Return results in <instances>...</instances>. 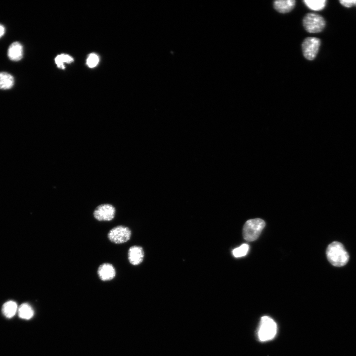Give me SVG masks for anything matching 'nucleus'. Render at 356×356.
Instances as JSON below:
<instances>
[{
  "label": "nucleus",
  "instance_id": "obj_18",
  "mask_svg": "<svg viewBox=\"0 0 356 356\" xmlns=\"http://www.w3.org/2000/svg\"><path fill=\"white\" fill-rule=\"evenodd\" d=\"M98 61V56L94 53H91L88 57L87 63L89 67L93 68L96 66Z\"/></svg>",
  "mask_w": 356,
  "mask_h": 356
},
{
  "label": "nucleus",
  "instance_id": "obj_16",
  "mask_svg": "<svg viewBox=\"0 0 356 356\" xmlns=\"http://www.w3.org/2000/svg\"><path fill=\"white\" fill-rule=\"evenodd\" d=\"M249 249V245L247 244L244 243L239 247L234 249L232 253L234 257L239 258L246 255Z\"/></svg>",
  "mask_w": 356,
  "mask_h": 356
},
{
  "label": "nucleus",
  "instance_id": "obj_19",
  "mask_svg": "<svg viewBox=\"0 0 356 356\" xmlns=\"http://www.w3.org/2000/svg\"><path fill=\"white\" fill-rule=\"evenodd\" d=\"M339 2L341 5L347 8L356 6V0H341Z\"/></svg>",
  "mask_w": 356,
  "mask_h": 356
},
{
  "label": "nucleus",
  "instance_id": "obj_3",
  "mask_svg": "<svg viewBox=\"0 0 356 356\" xmlns=\"http://www.w3.org/2000/svg\"><path fill=\"white\" fill-rule=\"evenodd\" d=\"M276 331V324L272 318L267 316H264L261 318L258 333L260 340L266 341L273 339Z\"/></svg>",
  "mask_w": 356,
  "mask_h": 356
},
{
  "label": "nucleus",
  "instance_id": "obj_1",
  "mask_svg": "<svg viewBox=\"0 0 356 356\" xmlns=\"http://www.w3.org/2000/svg\"><path fill=\"white\" fill-rule=\"evenodd\" d=\"M326 254L328 261L337 267L344 266L349 259V254L344 246L337 241L332 242L328 246Z\"/></svg>",
  "mask_w": 356,
  "mask_h": 356
},
{
  "label": "nucleus",
  "instance_id": "obj_6",
  "mask_svg": "<svg viewBox=\"0 0 356 356\" xmlns=\"http://www.w3.org/2000/svg\"><path fill=\"white\" fill-rule=\"evenodd\" d=\"M131 237V231L127 226L118 225L112 228L108 233L110 241L115 244H122L129 241Z\"/></svg>",
  "mask_w": 356,
  "mask_h": 356
},
{
  "label": "nucleus",
  "instance_id": "obj_5",
  "mask_svg": "<svg viewBox=\"0 0 356 356\" xmlns=\"http://www.w3.org/2000/svg\"><path fill=\"white\" fill-rule=\"evenodd\" d=\"M320 43V40L318 38L315 37L306 38L302 44L304 56L308 60H313L317 54Z\"/></svg>",
  "mask_w": 356,
  "mask_h": 356
},
{
  "label": "nucleus",
  "instance_id": "obj_9",
  "mask_svg": "<svg viewBox=\"0 0 356 356\" xmlns=\"http://www.w3.org/2000/svg\"><path fill=\"white\" fill-rule=\"evenodd\" d=\"M128 260L133 265H138L143 261L144 253L143 248L139 246H133L128 251Z\"/></svg>",
  "mask_w": 356,
  "mask_h": 356
},
{
  "label": "nucleus",
  "instance_id": "obj_20",
  "mask_svg": "<svg viewBox=\"0 0 356 356\" xmlns=\"http://www.w3.org/2000/svg\"><path fill=\"white\" fill-rule=\"evenodd\" d=\"M5 33V28L4 26L0 24V38L3 36Z\"/></svg>",
  "mask_w": 356,
  "mask_h": 356
},
{
  "label": "nucleus",
  "instance_id": "obj_7",
  "mask_svg": "<svg viewBox=\"0 0 356 356\" xmlns=\"http://www.w3.org/2000/svg\"><path fill=\"white\" fill-rule=\"evenodd\" d=\"M115 207L109 204H103L98 206L93 212V216L99 221H110L115 215Z\"/></svg>",
  "mask_w": 356,
  "mask_h": 356
},
{
  "label": "nucleus",
  "instance_id": "obj_2",
  "mask_svg": "<svg viewBox=\"0 0 356 356\" xmlns=\"http://www.w3.org/2000/svg\"><path fill=\"white\" fill-rule=\"evenodd\" d=\"M265 226V222L262 219L256 218L248 220L243 227V236L247 241L256 240L260 236Z\"/></svg>",
  "mask_w": 356,
  "mask_h": 356
},
{
  "label": "nucleus",
  "instance_id": "obj_15",
  "mask_svg": "<svg viewBox=\"0 0 356 356\" xmlns=\"http://www.w3.org/2000/svg\"><path fill=\"white\" fill-rule=\"evenodd\" d=\"M304 3L308 7L314 11H319L324 8L326 0H305Z\"/></svg>",
  "mask_w": 356,
  "mask_h": 356
},
{
  "label": "nucleus",
  "instance_id": "obj_10",
  "mask_svg": "<svg viewBox=\"0 0 356 356\" xmlns=\"http://www.w3.org/2000/svg\"><path fill=\"white\" fill-rule=\"evenodd\" d=\"M8 57L12 61H18L22 59L23 55V48L22 44L18 42L12 43L8 47Z\"/></svg>",
  "mask_w": 356,
  "mask_h": 356
},
{
  "label": "nucleus",
  "instance_id": "obj_11",
  "mask_svg": "<svg viewBox=\"0 0 356 356\" xmlns=\"http://www.w3.org/2000/svg\"><path fill=\"white\" fill-rule=\"evenodd\" d=\"M296 3L295 0H279L273 2V6L276 10L281 13H286L291 11Z\"/></svg>",
  "mask_w": 356,
  "mask_h": 356
},
{
  "label": "nucleus",
  "instance_id": "obj_13",
  "mask_svg": "<svg viewBox=\"0 0 356 356\" xmlns=\"http://www.w3.org/2000/svg\"><path fill=\"white\" fill-rule=\"evenodd\" d=\"M17 312L19 317L23 319H30L34 315V311L31 306L26 303L20 305Z\"/></svg>",
  "mask_w": 356,
  "mask_h": 356
},
{
  "label": "nucleus",
  "instance_id": "obj_17",
  "mask_svg": "<svg viewBox=\"0 0 356 356\" xmlns=\"http://www.w3.org/2000/svg\"><path fill=\"white\" fill-rule=\"evenodd\" d=\"M55 61L59 68H64V66L63 63L64 62H72L73 61V58L67 54H62L57 56Z\"/></svg>",
  "mask_w": 356,
  "mask_h": 356
},
{
  "label": "nucleus",
  "instance_id": "obj_14",
  "mask_svg": "<svg viewBox=\"0 0 356 356\" xmlns=\"http://www.w3.org/2000/svg\"><path fill=\"white\" fill-rule=\"evenodd\" d=\"M14 84L13 77L10 74L5 72H0V89H9L12 88Z\"/></svg>",
  "mask_w": 356,
  "mask_h": 356
},
{
  "label": "nucleus",
  "instance_id": "obj_4",
  "mask_svg": "<svg viewBox=\"0 0 356 356\" xmlns=\"http://www.w3.org/2000/svg\"><path fill=\"white\" fill-rule=\"evenodd\" d=\"M303 24L308 32L316 33L324 29L325 21L322 16L318 14L309 13L304 16Z\"/></svg>",
  "mask_w": 356,
  "mask_h": 356
},
{
  "label": "nucleus",
  "instance_id": "obj_12",
  "mask_svg": "<svg viewBox=\"0 0 356 356\" xmlns=\"http://www.w3.org/2000/svg\"><path fill=\"white\" fill-rule=\"evenodd\" d=\"M18 311L17 303L13 301H9L4 303L1 308L3 315L7 318L13 317Z\"/></svg>",
  "mask_w": 356,
  "mask_h": 356
},
{
  "label": "nucleus",
  "instance_id": "obj_8",
  "mask_svg": "<svg viewBox=\"0 0 356 356\" xmlns=\"http://www.w3.org/2000/svg\"><path fill=\"white\" fill-rule=\"evenodd\" d=\"M97 274L101 280L109 281L115 277L116 270L112 265L106 263L101 264L98 267Z\"/></svg>",
  "mask_w": 356,
  "mask_h": 356
}]
</instances>
